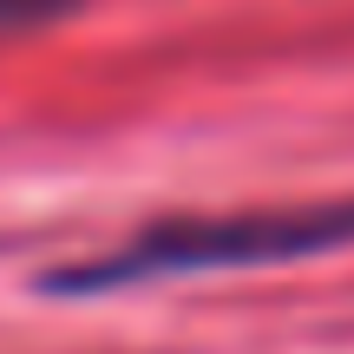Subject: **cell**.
Masks as SVG:
<instances>
[{"instance_id": "1", "label": "cell", "mask_w": 354, "mask_h": 354, "mask_svg": "<svg viewBox=\"0 0 354 354\" xmlns=\"http://www.w3.org/2000/svg\"><path fill=\"white\" fill-rule=\"evenodd\" d=\"M354 243V197L348 203H276V210H223V216H165L131 230L118 250L79 256L39 276L46 295H125L184 276H223V269H269L302 263Z\"/></svg>"}, {"instance_id": "2", "label": "cell", "mask_w": 354, "mask_h": 354, "mask_svg": "<svg viewBox=\"0 0 354 354\" xmlns=\"http://www.w3.org/2000/svg\"><path fill=\"white\" fill-rule=\"evenodd\" d=\"M79 0H0V33H26V26H46L59 13H73Z\"/></svg>"}]
</instances>
